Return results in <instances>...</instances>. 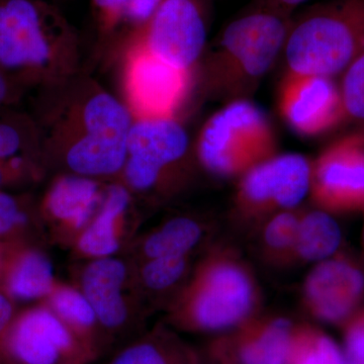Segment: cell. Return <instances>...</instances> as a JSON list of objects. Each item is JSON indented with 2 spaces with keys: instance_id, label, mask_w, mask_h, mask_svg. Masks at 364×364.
Segmentation results:
<instances>
[{
  "instance_id": "obj_1",
  "label": "cell",
  "mask_w": 364,
  "mask_h": 364,
  "mask_svg": "<svg viewBox=\"0 0 364 364\" xmlns=\"http://www.w3.org/2000/svg\"><path fill=\"white\" fill-rule=\"evenodd\" d=\"M48 114L41 140L55 144L73 174L109 176L123 170L133 114L107 91L80 88Z\"/></svg>"
},
{
  "instance_id": "obj_2",
  "label": "cell",
  "mask_w": 364,
  "mask_h": 364,
  "mask_svg": "<svg viewBox=\"0 0 364 364\" xmlns=\"http://www.w3.org/2000/svg\"><path fill=\"white\" fill-rule=\"evenodd\" d=\"M291 18L257 0L228 23L198 63L208 95L225 104L251 100L284 52Z\"/></svg>"
},
{
  "instance_id": "obj_3",
  "label": "cell",
  "mask_w": 364,
  "mask_h": 364,
  "mask_svg": "<svg viewBox=\"0 0 364 364\" xmlns=\"http://www.w3.org/2000/svg\"><path fill=\"white\" fill-rule=\"evenodd\" d=\"M65 18L43 0H0V69L23 87L54 83L64 54L75 51Z\"/></svg>"
},
{
  "instance_id": "obj_4",
  "label": "cell",
  "mask_w": 364,
  "mask_h": 364,
  "mask_svg": "<svg viewBox=\"0 0 364 364\" xmlns=\"http://www.w3.org/2000/svg\"><path fill=\"white\" fill-rule=\"evenodd\" d=\"M262 294L252 268L232 244L213 247L179 299L182 322L219 331L238 327L261 310Z\"/></svg>"
},
{
  "instance_id": "obj_5",
  "label": "cell",
  "mask_w": 364,
  "mask_h": 364,
  "mask_svg": "<svg viewBox=\"0 0 364 364\" xmlns=\"http://www.w3.org/2000/svg\"><path fill=\"white\" fill-rule=\"evenodd\" d=\"M364 53V0H327L291 18L284 45L287 70L341 76Z\"/></svg>"
},
{
  "instance_id": "obj_6",
  "label": "cell",
  "mask_w": 364,
  "mask_h": 364,
  "mask_svg": "<svg viewBox=\"0 0 364 364\" xmlns=\"http://www.w3.org/2000/svg\"><path fill=\"white\" fill-rule=\"evenodd\" d=\"M277 154L274 129L251 100L223 105L203 124L196 143V156L203 168L223 179H239Z\"/></svg>"
},
{
  "instance_id": "obj_7",
  "label": "cell",
  "mask_w": 364,
  "mask_h": 364,
  "mask_svg": "<svg viewBox=\"0 0 364 364\" xmlns=\"http://www.w3.org/2000/svg\"><path fill=\"white\" fill-rule=\"evenodd\" d=\"M312 161L299 153L277 154L238 179L232 200L235 224L255 232L268 219L299 208L310 193Z\"/></svg>"
},
{
  "instance_id": "obj_8",
  "label": "cell",
  "mask_w": 364,
  "mask_h": 364,
  "mask_svg": "<svg viewBox=\"0 0 364 364\" xmlns=\"http://www.w3.org/2000/svg\"><path fill=\"white\" fill-rule=\"evenodd\" d=\"M210 18V0H165L129 35L169 65L193 72L207 49Z\"/></svg>"
},
{
  "instance_id": "obj_9",
  "label": "cell",
  "mask_w": 364,
  "mask_h": 364,
  "mask_svg": "<svg viewBox=\"0 0 364 364\" xmlns=\"http://www.w3.org/2000/svg\"><path fill=\"white\" fill-rule=\"evenodd\" d=\"M191 142L176 117H143L132 124L124 173L130 188L147 191L168 182L188 159Z\"/></svg>"
},
{
  "instance_id": "obj_10",
  "label": "cell",
  "mask_w": 364,
  "mask_h": 364,
  "mask_svg": "<svg viewBox=\"0 0 364 364\" xmlns=\"http://www.w3.org/2000/svg\"><path fill=\"white\" fill-rule=\"evenodd\" d=\"M309 196L330 214L364 210V132L337 139L312 161Z\"/></svg>"
},
{
  "instance_id": "obj_11",
  "label": "cell",
  "mask_w": 364,
  "mask_h": 364,
  "mask_svg": "<svg viewBox=\"0 0 364 364\" xmlns=\"http://www.w3.org/2000/svg\"><path fill=\"white\" fill-rule=\"evenodd\" d=\"M126 90L130 112L143 117H176L186 100L193 72L169 65L148 51L145 46L129 35Z\"/></svg>"
},
{
  "instance_id": "obj_12",
  "label": "cell",
  "mask_w": 364,
  "mask_h": 364,
  "mask_svg": "<svg viewBox=\"0 0 364 364\" xmlns=\"http://www.w3.org/2000/svg\"><path fill=\"white\" fill-rule=\"evenodd\" d=\"M277 105L284 123L298 135H324L346 121L339 83L327 76L287 71Z\"/></svg>"
},
{
  "instance_id": "obj_13",
  "label": "cell",
  "mask_w": 364,
  "mask_h": 364,
  "mask_svg": "<svg viewBox=\"0 0 364 364\" xmlns=\"http://www.w3.org/2000/svg\"><path fill=\"white\" fill-rule=\"evenodd\" d=\"M364 294V273L348 258L335 256L318 262L306 275L301 298L305 309L324 322L344 320Z\"/></svg>"
},
{
  "instance_id": "obj_14",
  "label": "cell",
  "mask_w": 364,
  "mask_h": 364,
  "mask_svg": "<svg viewBox=\"0 0 364 364\" xmlns=\"http://www.w3.org/2000/svg\"><path fill=\"white\" fill-rule=\"evenodd\" d=\"M9 348L21 364H59L63 359L73 358L75 341L54 314L33 310L14 326Z\"/></svg>"
},
{
  "instance_id": "obj_15",
  "label": "cell",
  "mask_w": 364,
  "mask_h": 364,
  "mask_svg": "<svg viewBox=\"0 0 364 364\" xmlns=\"http://www.w3.org/2000/svg\"><path fill=\"white\" fill-rule=\"evenodd\" d=\"M124 279L126 267L123 263L109 257L93 261L83 273V294L97 320L109 329L123 325L128 316L122 296Z\"/></svg>"
},
{
  "instance_id": "obj_16",
  "label": "cell",
  "mask_w": 364,
  "mask_h": 364,
  "mask_svg": "<svg viewBox=\"0 0 364 364\" xmlns=\"http://www.w3.org/2000/svg\"><path fill=\"white\" fill-rule=\"evenodd\" d=\"M240 324L243 335L239 345L241 364H289L293 324L284 317L256 318Z\"/></svg>"
},
{
  "instance_id": "obj_17",
  "label": "cell",
  "mask_w": 364,
  "mask_h": 364,
  "mask_svg": "<svg viewBox=\"0 0 364 364\" xmlns=\"http://www.w3.org/2000/svg\"><path fill=\"white\" fill-rule=\"evenodd\" d=\"M341 241V229L330 213L301 208L291 265L328 259L338 251Z\"/></svg>"
},
{
  "instance_id": "obj_18",
  "label": "cell",
  "mask_w": 364,
  "mask_h": 364,
  "mask_svg": "<svg viewBox=\"0 0 364 364\" xmlns=\"http://www.w3.org/2000/svg\"><path fill=\"white\" fill-rule=\"evenodd\" d=\"M102 200L100 184L90 177L66 176L57 179L47 196L48 210L57 219L81 227Z\"/></svg>"
},
{
  "instance_id": "obj_19",
  "label": "cell",
  "mask_w": 364,
  "mask_h": 364,
  "mask_svg": "<svg viewBox=\"0 0 364 364\" xmlns=\"http://www.w3.org/2000/svg\"><path fill=\"white\" fill-rule=\"evenodd\" d=\"M129 203L130 193L124 186H112L107 189L100 214L79 240V248L82 252L100 258L116 252L119 241L114 226L117 218L124 214Z\"/></svg>"
},
{
  "instance_id": "obj_20",
  "label": "cell",
  "mask_w": 364,
  "mask_h": 364,
  "mask_svg": "<svg viewBox=\"0 0 364 364\" xmlns=\"http://www.w3.org/2000/svg\"><path fill=\"white\" fill-rule=\"evenodd\" d=\"M205 228L193 218H173L162 225L144 245L146 256L152 258L184 257L205 238Z\"/></svg>"
},
{
  "instance_id": "obj_21",
  "label": "cell",
  "mask_w": 364,
  "mask_h": 364,
  "mask_svg": "<svg viewBox=\"0 0 364 364\" xmlns=\"http://www.w3.org/2000/svg\"><path fill=\"white\" fill-rule=\"evenodd\" d=\"M301 214V208L279 213L256 230L261 258L268 264L291 265Z\"/></svg>"
},
{
  "instance_id": "obj_22",
  "label": "cell",
  "mask_w": 364,
  "mask_h": 364,
  "mask_svg": "<svg viewBox=\"0 0 364 364\" xmlns=\"http://www.w3.org/2000/svg\"><path fill=\"white\" fill-rule=\"evenodd\" d=\"M41 145L39 127L26 114L0 107V161L26 160Z\"/></svg>"
},
{
  "instance_id": "obj_23",
  "label": "cell",
  "mask_w": 364,
  "mask_h": 364,
  "mask_svg": "<svg viewBox=\"0 0 364 364\" xmlns=\"http://www.w3.org/2000/svg\"><path fill=\"white\" fill-rule=\"evenodd\" d=\"M51 262L43 254H26L9 279V291L14 298L33 299L41 298L51 291L53 287Z\"/></svg>"
},
{
  "instance_id": "obj_24",
  "label": "cell",
  "mask_w": 364,
  "mask_h": 364,
  "mask_svg": "<svg viewBox=\"0 0 364 364\" xmlns=\"http://www.w3.org/2000/svg\"><path fill=\"white\" fill-rule=\"evenodd\" d=\"M289 364H345L338 347L309 327L293 331Z\"/></svg>"
},
{
  "instance_id": "obj_25",
  "label": "cell",
  "mask_w": 364,
  "mask_h": 364,
  "mask_svg": "<svg viewBox=\"0 0 364 364\" xmlns=\"http://www.w3.org/2000/svg\"><path fill=\"white\" fill-rule=\"evenodd\" d=\"M339 88L346 121L364 132V53L341 74Z\"/></svg>"
},
{
  "instance_id": "obj_26",
  "label": "cell",
  "mask_w": 364,
  "mask_h": 364,
  "mask_svg": "<svg viewBox=\"0 0 364 364\" xmlns=\"http://www.w3.org/2000/svg\"><path fill=\"white\" fill-rule=\"evenodd\" d=\"M52 305L55 311L64 320L80 330H88L97 320L95 310L83 294L75 289H57L52 296Z\"/></svg>"
},
{
  "instance_id": "obj_27",
  "label": "cell",
  "mask_w": 364,
  "mask_h": 364,
  "mask_svg": "<svg viewBox=\"0 0 364 364\" xmlns=\"http://www.w3.org/2000/svg\"><path fill=\"white\" fill-rule=\"evenodd\" d=\"M188 269V256L152 258L143 268L142 279L152 291H168L183 279Z\"/></svg>"
},
{
  "instance_id": "obj_28",
  "label": "cell",
  "mask_w": 364,
  "mask_h": 364,
  "mask_svg": "<svg viewBox=\"0 0 364 364\" xmlns=\"http://www.w3.org/2000/svg\"><path fill=\"white\" fill-rule=\"evenodd\" d=\"M111 364H176V358L159 340L146 339L124 349Z\"/></svg>"
},
{
  "instance_id": "obj_29",
  "label": "cell",
  "mask_w": 364,
  "mask_h": 364,
  "mask_svg": "<svg viewBox=\"0 0 364 364\" xmlns=\"http://www.w3.org/2000/svg\"><path fill=\"white\" fill-rule=\"evenodd\" d=\"M98 25L105 33L112 32L124 21L132 0H91Z\"/></svg>"
},
{
  "instance_id": "obj_30",
  "label": "cell",
  "mask_w": 364,
  "mask_h": 364,
  "mask_svg": "<svg viewBox=\"0 0 364 364\" xmlns=\"http://www.w3.org/2000/svg\"><path fill=\"white\" fill-rule=\"evenodd\" d=\"M165 0H132L124 23L132 28L143 26L154 16Z\"/></svg>"
},
{
  "instance_id": "obj_31",
  "label": "cell",
  "mask_w": 364,
  "mask_h": 364,
  "mask_svg": "<svg viewBox=\"0 0 364 364\" xmlns=\"http://www.w3.org/2000/svg\"><path fill=\"white\" fill-rule=\"evenodd\" d=\"M18 203L14 196L0 193V234L6 233L16 225L25 222Z\"/></svg>"
},
{
  "instance_id": "obj_32",
  "label": "cell",
  "mask_w": 364,
  "mask_h": 364,
  "mask_svg": "<svg viewBox=\"0 0 364 364\" xmlns=\"http://www.w3.org/2000/svg\"><path fill=\"white\" fill-rule=\"evenodd\" d=\"M347 349L354 364H364V313L354 321L349 329Z\"/></svg>"
},
{
  "instance_id": "obj_33",
  "label": "cell",
  "mask_w": 364,
  "mask_h": 364,
  "mask_svg": "<svg viewBox=\"0 0 364 364\" xmlns=\"http://www.w3.org/2000/svg\"><path fill=\"white\" fill-rule=\"evenodd\" d=\"M21 86L0 69V107L14 104L21 95Z\"/></svg>"
},
{
  "instance_id": "obj_34",
  "label": "cell",
  "mask_w": 364,
  "mask_h": 364,
  "mask_svg": "<svg viewBox=\"0 0 364 364\" xmlns=\"http://www.w3.org/2000/svg\"><path fill=\"white\" fill-rule=\"evenodd\" d=\"M25 160H14L13 162L0 161V186L9 181L11 177H16L26 165Z\"/></svg>"
},
{
  "instance_id": "obj_35",
  "label": "cell",
  "mask_w": 364,
  "mask_h": 364,
  "mask_svg": "<svg viewBox=\"0 0 364 364\" xmlns=\"http://www.w3.org/2000/svg\"><path fill=\"white\" fill-rule=\"evenodd\" d=\"M259 1L294 16V11L309 0H259Z\"/></svg>"
},
{
  "instance_id": "obj_36",
  "label": "cell",
  "mask_w": 364,
  "mask_h": 364,
  "mask_svg": "<svg viewBox=\"0 0 364 364\" xmlns=\"http://www.w3.org/2000/svg\"><path fill=\"white\" fill-rule=\"evenodd\" d=\"M13 315V308L6 296L0 294V332L6 327Z\"/></svg>"
},
{
  "instance_id": "obj_37",
  "label": "cell",
  "mask_w": 364,
  "mask_h": 364,
  "mask_svg": "<svg viewBox=\"0 0 364 364\" xmlns=\"http://www.w3.org/2000/svg\"><path fill=\"white\" fill-rule=\"evenodd\" d=\"M363 243H364V231H363Z\"/></svg>"
}]
</instances>
